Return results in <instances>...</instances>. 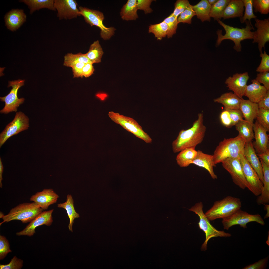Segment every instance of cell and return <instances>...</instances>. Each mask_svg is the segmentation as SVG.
Wrapping results in <instances>:
<instances>
[{
  "instance_id": "816d5d0a",
  "label": "cell",
  "mask_w": 269,
  "mask_h": 269,
  "mask_svg": "<svg viewBox=\"0 0 269 269\" xmlns=\"http://www.w3.org/2000/svg\"><path fill=\"white\" fill-rule=\"evenodd\" d=\"M220 119L221 122L224 126L228 128L232 127L229 113L227 110L224 109L221 112L220 115Z\"/></svg>"
},
{
  "instance_id": "f35d334b",
  "label": "cell",
  "mask_w": 269,
  "mask_h": 269,
  "mask_svg": "<svg viewBox=\"0 0 269 269\" xmlns=\"http://www.w3.org/2000/svg\"><path fill=\"white\" fill-rule=\"evenodd\" d=\"M163 21L168 26L167 37L168 38H171L176 33L178 24L177 17L174 16L172 13Z\"/></svg>"
},
{
  "instance_id": "f5cc1de1",
  "label": "cell",
  "mask_w": 269,
  "mask_h": 269,
  "mask_svg": "<svg viewBox=\"0 0 269 269\" xmlns=\"http://www.w3.org/2000/svg\"><path fill=\"white\" fill-rule=\"evenodd\" d=\"M85 64L83 62H79L72 67L74 78L83 77L82 70Z\"/></svg>"
},
{
  "instance_id": "6f0895ef",
  "label": "cell",
  "mask_w": 269,
  "mask_h": 269,
  "mask_svg": "<svg viewBox=\"0 0 269 269\" xmlns=\"http://www.w3.org/2000/svg\"><path fill=\"white\" fill-rule=\"evenodd\" d=\"M3 171V166L1 158L0 157V187L2 188V181L3 180L2 174Z\"/></svg>"
},
{
  "instance_id": "6da1fadb",
  "label": "cell",
  "mask_w": 269,
  "mask_h": 269,
  "mask_svg": "<svg viewBox=\"0 0 269 269\" xmlns=\"http://www.w3.org/2000/svg\"><path fill=\"white\" fill-rule=\"evenodd\" d=\"M203 117L202 113H199L197 119L190 128L180 131L176 138L172 143L174 153L179 152L186 148H195L202 142L206 130L203 123Z\"/></svg>"
},
{
  "instance_id": "f1b7e54d",
  "label": "cell",
  "mask_w": 269,
  "mask_h": 269,
  "mask_svg": "<svg viewBox=\"0 0 269 269\" xmlns=\"http://www.w3.org/2000/svg\"><path fill=\"white\" fill-rule=\"evenodd\" d=\"M53 0H22L19 1L27 5L30 9V13L31 14L37 10L44 8L55 11Z\"/></svg>"
},
{
  "instance_id": "1f68e13d",
  "label": "cell",
  "mask_w": 269,
  "mask_h": 269,
  "mask_svg": "<svg viewBox=\"0 0 269 269\" xmlns=\"http://www.w3.org/2000/svg\"><path fill=\"white\" fill-rule=\"evenodd\" d=\"M211 7L207 0H202L197 4L192 5L197 18L202 22L210 21V13Z\"/></svg>"
},
{
  "instance_id": "2e32d148",
  "label": "cell",
  "mask_w": 269,
  "mask_h": 269,
  "mask_svg": "<svg viewBox=\"0 0 269 269\" xmlns=\"http://www.w3.org/2000/svg\"><path fill=\"white\" fill-rule=\"evenodd\" d=\"M255 26L257 28L256 31H253V43H257L260 53L262 52L263 48L265 49L266 43L269 41V18L261 20L255 19Z\"/></svg>"
},
{
  "instance_id": "4316f807",
  "label": "cell",
  "mask_w": 269,
  "mask_h": 269,
  "mask_svg": "<svg viewBox=\"0 0 269 269\" xmlns=\"http://www.w3.org/2000/svg\"><path fill=\"white\" fill-rule=\"evenodd\" d=\"M242 99L234 93L230 92L222 94L220 97L214 99V101L222 105L224 109H240Z\"/></svg>"
},
{
  "instance_id": "9c48e42d",
  "label": "cell",
  "mask_w": 269,
  "mask_h": 269,
  "mask_svg": "<svg viewBox=\"0 0 269 269\" xmlns=\"http://www.w3.org/2000/svg\"><path fill=\"white\" fill-rule=\"evenodd\" d=\"M253 222H256L262 225L265 224L263 219L259 214H251L240 209L229 216L222 219V223L224 229L228 230L235 225H239L244 228H246L247 224Z\"/></svg>"
},
{
  "instance_id": "5b68a950",
  "label": "cell",
  "mask_w": 269,
  "mask_h": 269,
  "mask_svg": "<svg viewBox=\"0 0 269 269\" xmlns=\"http://www.w3.org/2000/svg\"><path fill=\"white\" fill-rule=\"evenodd\" d=\"M43 210L34 202L20 204L12 208L6 215L0 212V218L3 220L0 226L4 222L14 220H20L23 223L30 222Z\"/></svg>"
},
{
  "instance_id": "4fadbf2b",
  "label": "cell",
  "mask_w": 269,
  "mask_h": 269,
  "mask_svg": "<svg viewBox=\"0 0 269 269\" xmlns=\"http://www.w3.org/2000/svg\"><path fill=\"white\" fill-rule=\"evenodd\" d=\"M240 158L243 174L248 184L247 188L255 196H258L261 193L263 184L244 154L240 155Z\"/></svg>"
},
{
  "instance_id": "836d02e7",
  "label": "cell",
  "mask_w": 269,
  "mask_h": 269,
  "mask_svg": "<svg viewBox=\"0 0 269 269\" xmlns=\"http://www.w3.org/2000/svg\"><path fill=\"white\" fill-rule=\"evenodd\" d=\"M103 53L99 41L97 40L90 45L88 51L85 54L90 62L93 64L101 62Z\"/></svg>"
},
{
  "instance_id": "94428289",
  "label": "cell",
  "mask_w": 269,
  "mask_h": 269,
  "mask_svg": "<svg viewBox=\"0 0 269 269\" xmlns=\"http://www.w3.org/2000/svg\"><path fill=\"white\" fill-rule=\"evenodd\" d=\"M268 238H267V240L266 241V244L269 246V233L268 234Z\"/></svg>"
},
{
  "instance_id": "ba28073f",
  "label": "cell",
  "mask_w": 269,
  "mask_h": 269,
  "mask_svg": "<svg viewBox=\"0 0 269 269\" xmlns=\"http://www.w3.org/2000/svg\"><path fill=\"white\" fill-rule=\"evenodd\" d=\"M108 115L112 121L120 125L137 137L147 143H152V140L151 137L135 120L113 111L109 112Z\"/></svg>"
},
{
  "instance_id": "9f6ffc18",
  "label": "cell",
  "mask_w": 269,
  "mask_h": 269,
  "mask_svg": "<svg viewBox=\"0 0 269 269\" xmlns=\"http://www.w3.org/2000/svg\"><path fill=\"white\" fill-rule=\"evenodd\" d=\"M257 154L259 158L261 159L266 164L269 166V148L261 153Z\"/></svg>"
},
{
  "instance_id": "7c38bea8",
  "label": "cell",
  "mask_w": 269,
  "mask_h": 269,
  "mask_svg": "<svg viewBox=\"0 0 269 269\" xmlns=\"http://www.w3.org/2000/svg\"><path fill=\"white\" fill-rule=\"evenodd\" d=\"M221 163L223 168L230 175L235 185L243 190L248 188V184L243 174L240 157L228 158Z\"/></svg>"
},
{
  "instance_id": "277c9868",
  "label": "cell",
  "mask_w": 269,
  "mask_h": 269,
  "mask_svg": "<svg viewBox=\"0 0 269 269\" xmlns=\"http://www.w3.org/2000/svg\"><path fill=\"white\" fill-rule=\"evenodd\" d=\"M241 206L240 199L228 196L222 200L215 201L205 214L209 221L218 219H223L241 209Z\"/></svg>"
},
{
  "instance_id": "681fc988",
  "label": "cell",
  "mask_w": 269,
  "mask_h": 269,
  "mask_svg": "<svg viewBox=\"0 0 269 269\" xmlns=\"http://www.w3.org/2000/svg\"><path fill=\"white\" fill-rule=\"evenodd\" d=\"M269 256L259 260L254 263L245 266L243 269H263L266 267Z\"/></svg>"
},
{
  "instance_id": "7dc6e473",
  "label": "cell",
  "mask_w": 269,
  "mask_h": 269,
  "mask_svg": "<svg viewBox=\"0 0 269 269\" xmlns=\"http://www.w3.org/2000/svg\"><path fill=\"white\" fill-rule=\"evenodd\" d=\"M153 0H137V10H143L145 14L150 13L153 11L150 7V5Z\"/></svg>"
},
{
  "instance_id": "ac0fdd59",
  "label": "cell",
  "mask_w": 269,
  "mask_h": 269,
  "mask_svg": "<svg viewBox=\"0 0 269 269\" xmlns=\"http://www.w3.org/2000/svg\"><path fill=\"white\" fill-rule=\"evenodd\" d=\"M254 138L252 142L257 154L261 153L269 148V137L266 130L259 124L256 120L253 124Z\"/></svg>"
},
{
  "instance_id": "d6a6232c",
  "label": "cell",
  "mask_w": 269,
  "mask_h": 269,
  "mask_svg": "<svg viewBox=\"0 0 269 269\" xmlns=\"http://www.w3.org/2000/svg\"><path fill=\"white\" fill-rule=\"evenodd\" d=\"M253 124L244 119L235 125L236 129L239 132L238 134L245 140L246 142L252 141L254 138Z\"/></svg>"
},
{
  "instance_id": "8fae6325",
  "label": "cell",
  "mask_w": 269,
  "mask_h": 269,
  "mask_svg": "<svg viewBox=\"0 0 269 269\" xmlns=\"http://www.w3.org/2000/svg\"><path fill=\"white\" fill-rule=\"evenodd\" d=\"M24 80L20 79L9 81L8 87H12V88L6 96L0 97L1 101L5 102L4 107L0 111L1 113L7 114L12 112H16L20 105L24 102L25 99L23 98H18L17 94L19 89L24 85Z\"/></svg>"
},
{
  "instance_id": "60d3db41",
  "label": "cell",
  "mask_w": 269,
  "mask_h": 269,
  "mask_svg": "<svg viewBox=\"0 0 269 269\" xmlns=\"http://www.w3.org/2000/svg\"><path fill=\"white\" fill-rule=\"evenodd\" d=\"M254 11L262 14H267L269 12V0H252Z\"/></svg>"
},
{
  "instance_id": "4dcf8cb0",
  "label": "cell",
  "mask_w": 269,
  "mask_h": 269,
  "mask_svg": "<svg viewBox=\"0 0 269 269\" xmlns=\"http://www.w3.org/2000/svg\"><path fill=\"white\" fill-rule=\"evenodd\" d=\"M57 206L59 208H63L66 211L69 220L68 226L69 229L72 232L74 220L75 218H79L80 216L75 210L74 205V201L71 195L68 194L66 201L64 203L58 204Z\"/></svg>"
},
{
  "instance_id": "680465c9",
  "label": "cell",
  "mask_w": 269,
  "mask_h": 269,
  "mask_svg": "<svg viewBox=\"0 0 269 269\" xmlns=\"http://www.w3.org/2000/svg\"><path fill=\"white\" fill-rule=\"evenodd\" d=\"M264 206V209L266 211V213L264 217V218L266 219L269 217V204H265L263 205Z\"/></svg>"
},
{
  "instance_id": "d6986e66",
  "label": "cell",
  "mask_w": 269,
  "mask_h": 269,
  "mask_svg": "<svg viewBox=\"0 0 269 269\" xmlns=\"http://www.w3.org/2000/svg\"><path fill=\"white\" fill-rule=\"evenodd\" d=\"M58 197V195L52 189H44L32 195L30 200L45 210L47 209L50 205L55 203Z\"/></svg>"
},
{
  "instance_id": "f546056e",
  "label": "cell",
  "mask_w": 269,
  "mask_h": 269,
  "mask_svg": "<svg viewBox=\"0 0 269 269\" xmlns=\"http://www.w3.org/2000/svg\"><path fill=\"white\" fill-rule=\"evenodd\" d=\"M195 148H186L180 152L176 159L177 164L180 167H186L192 164L193 161L197 154V151Z\"/></svg>"
},
{
  "instance_id": "8992f818",
  "label": "cell",
  "mask_w": 269,
  "mask_h": 269,
  "mask_svg": "<svg viewBox=\"0 0 269 269\" xmlns=\"http://www.w3.org/2000/svg\"><path fill=\"white\" fill-rule=\"evenodd\" d=\"M203 205L202 202L197 203L189 210L194 212L199 218L198 224L200 228L205 233V239L202 245L201 250L205 251L207 249V245L209 240L214 237H227L231 236V234L223 231H219L215 228L210 223L203 210Z\"/></svg>"
},
{
  "instance_id": "ee69618b",
  "label": "cell",
  "mask_w": 269,
  "mask_h": 269,
  "mask_svg": "<svg viewBox=\"0 0 269 269\" xmlns=\"http://www.w3.org/2000/svg\"><path fill=\"white\" fill-rule=\"evenodd\" d=\"M12 251L10 248L9 242L4 236L0 235V260L4 259L8 253Z\"/></svg>"
},
{
  "instance_id": "74e56055",
  "label": "cell",
  "mask_w": 269,
  "mask_h": 269,
  "mask_svg": "<svg viewBox=\"0 0 269 269\" xmlns=\"http://www.w3.org/2000/svg\"><path fill=\"white\" fill-rule=\"evenodd\" d=\"M243 2L245 11L243 16L240 18V21L241 23H245L247 20H248L251 23V20L252 18L255 19L257 16H255L253 12L252 5V0H241Z\"/></svg>"
},
{
  "instance_id": "e575fe53",
  "label": "cell",
  "mask_w": 269,
  "mask_h": 269,
  "mask_svg": "<svg viewBox=\"0 0 269 269\" xmlns=\"http://www.w3.org/2000/svg\"><path fill=\"white\" fill-rule=\"evenodd\" d=\"M64 58L63 65L67 67H71L73 65L79 62H82L85 64L91 62L85 54L81 52L75 54L72 53H68L65 55Z\"/></svg>"
},
{
  "instance_id": "bcb514c9",
  "label": "cell",
  "mask_w": 269,
  "mask_h": 269,
  "mask_svg": "<svg viewBox=\"0 0 269 269\" xmlns=\"http://www.w3.org/2000/svg\"><path fill=\"white\" fill-rule=\"evenodd\" d=\"M23 261L14 256L10 262L6 265H0V269H20L23 266Z\"/></svg>"
},
{
  "instance_id": "484cf974",
  "label": "cell",
  "mask_w": 269,
  "mask_h": 269,
  "mask_svg": "<svg viewBox=\"0 0 269 269\" xmlns=\"http://www.w3.org/2000/svg\"><path fill=\"white\" fill-rule=\"evenodd\" d=\"M259 109L257 103L253 102L248 99H241L240 109L245 120L253 124L254 120L256 118Z\"/></svg>"
},
{
  "instance_id": "9a60e30c",
  "label": "cell",
  "mask_w": 269,
  "mask_h": 269,
  "mask_svg": "<svg viewBox=\"0 0 269 269\" xmlns=\"http://www.w3.org/2000/svg\"><path fill=\"white\" fill-rule=\"evenodd\" d=\"M249 78L247 72L237 73L232 76L228 77L226 79L225 83L229 90L232 91L234 94L242 99L244 96Z\"/></svg>"
},
{
  "instance_id": "44dd1931",
  "label": "cell",
  "mask_w": 269,
  "mask_h": 269,
  "mask_svg": "<svg viewBox=\"0 0 269 269\" xmlns=\"http://www.w3.org/2000/svg\"><path fill=\"white\" fill-rule=\"evenodd\" d=\"M244 155L263 183V178L262 165L253 147L252 141L246 142L244 148Z\"/></svg>"
},
{
  "instance_id": "11a10c76",
  "label": "cell",
  "mask_w": 269,
  "mask_h": 269,
  "mask_svg": "<svg viewBox=\"0 0 269 269\" xmlns=\"http://www.w3.org/2000/svg\"><path fill=\"white\" fill-rule=\"evenodd\" d=\"M93 64L91 62L85 63L82 70L83 76L87 78L92 74L94 71Z\"/></svg>"
},
{
  "instance_id": "7bdbcfd3",
  "label": "cell",
  "mask_w": 269,
  "mask_h": 269,
  "mask_svg": "<svg viewBox=\"0 0 269 269\" xmlns=\"http://www.w3.org/2000/svg\"><path fill=\"white\" fill-rule=\"evenodd\" d=\"M261 58V62L256 71L259 72H263L269 71V56L264 51L263 53H260Z\"/></svg>"
},
{
  "instance_id": "603a6c76",
  "label": "cell",
  "mask_w": 269,
  "mask_h": 269,
  "mask_svg": "<svg viewBox=\"0 0 269 269\" xmlns=\"http://www.w3.org/2000/svg\"><path fill=\"white\" fill-rule=\"evenodd\" d=\"M252 83L247 86L244 96L251 101L258 103L267 93V90L255 79L251 80Z\"/></svg>"
},
{
  "instance_id": "7402d4cb",
  "label": "cell",
  "mask_w": 269,
  "mask_h": 269,
  "mask_svg": "<svg viewBox=\"0 0 269 269\" xmlns=\"http://www.w3.org/2000/svg\"><path fill=\"white\" fill-rule=\"evenodd\" d=\"M192 164L206 170L213 179L217 178L215 174L213 167L216 166L213 160V155L205 154L200 150L197 151L196 155L194 159Z\"/></svg>"
},
{
  "instance_id": "f6af8a7d",
  "label": "cell",
  "mask_w": 269,
  "mask_h": 269,
  "mask_svg": "<svg viewBox=\"0 0 269 269\" xmlns=\"http://www.w3.org/2000/svg\"><path fill=\"white\" fill-rule=\"evenodd\" d=\"M190 5L188 0H178L174 4L175 7L173 15L177 17Z\"/></svg>"
},
{
  "instance_id": "b9f144b4",
  "label": "cell",
  "mask_w": 269,
  "mask_h": 269,
  "mask_svg": "<svg viewBox=\"0 0 269 269\" xmlns=\"http://www.w3.org/2000/svg\"><path fill=\"white\" fill-rule=\"evenodd\" d=\"M195 15V12L192 8V5L190 4L178 17V23L182 22L190 24L192 18Z\"/></svg>"
},
{
  "instance_id": "ab89813d",
  "label": "cell",
  "mask_w": 269,
  "mask_h": 269,
  "mask_svg": "<svg viewBox=\"0 0 269 269\" xmlns=\"http://www.w3.org/2000/svg\"><path fill=\"white\" fill-rule=\"evenodd\" d=\"M256 121L267 131H269V110L259 108Z\"/></svg>"
},
{
  "instance_id": "52a82bcc",
  "label": "cell",
  "mask_w": 269,
  "mask_h": 269,
  "mask_svg": "<svg viewBox=\"0 0 269 269\" xmlns=\"http://www.w3.org/2000/svg\"><path fill=\"white\" fill-rule=\"evenodd\" d=\"M78 8L81 15L83 17L87 23L91 26H95L100 29V35L103 39H109L114 35L116 29L112 27H107L103 24L104 16L102 12L82 6Z\"/></svg>"
},
{
  "instance_id": "91938a15",
  "label": "cell",
  "mask_w": 269,
  "mask_h": 269,
  "mask_svg": "<svg viewBox=\"0 0 269 269\" xmlns=\"http://www.w3.org/2000/svg\"><path fill=\"white\" fill-rule=\"evenodd\" d=\"M218 0H208L209 4L211 6L214 5L218 1Z\"/></svg>"
},
{
  "instance_id": "d590c367",
  "label": "cell",
  "mask_w": 269,
  "mask_h": 269,
  "mask_svg": "<svg viewBox=\"0 0 269 269\" xmlns=\"http://www.w3.org/2000/svg\"><path fill=\"white\" fill-rule=\"evenodd\" d=\"M230 0H218L214 5L211 6L210 13V17L215 20H220L222 18L224 11Z\"/></svg>"
},
{
  "instance_id": "5bb4252c",
  "label": "cell",
  "mask_w": 269,
  "mask_h": 269,
  "mask_svg": "<svg viewBox=\"0 0 269 269\" xmlns=\"http://www.w3.org/2000/svg\"><path fill=\"white\" fill-rule=\"evenodd\" d=\"M78 5L74 0H55L54 6L57 11V16L59 19H70L81 15L77 7Z\"/></svg>"
},
{
  "instance_id": "83f0119b",
  "label": "cell",
  "mask_w": 269,
  "mask_h": 269,
  "mask_svg": "<svg viewBox=\"0 0 269 269\" xmlns=\"http://www.w3.org/2000/svg\"><path fill=\"white\" fill-rule=\"evenodd\" d=\"M137 0H128L121 9L122 19L127 21L135 20L138 18L137 13Z\"/></svg>"
},
{
  "instance_id": "cb8c5ba5",
  "label": "cell",
  "mask_w": 269,
  "mask_h": 269,
  "mask_svg": "<svg viewBox=\"0 0 269 269\" xmlns=\"http://www.w3.org/2000/svg\"><path fill=\"white\" fill-rule=\"evenodd\" d=\"M260 161L263 168V181L261 193L256 199V202L259 205L269 203V166L262 160Z\"/></svg>"
},
{
  "instance_id": "ffe728a7",
  "label": "cell",
  "mask_w": 269,
  "mask_h": 269,
  "mask_svg": "<svg viewBox=\"0 0 269 269\" xmlns=\"http://www.w3.org/2000/svg\"><path fill=\"white\" fill-rule=\"evenodd\" d=\"M4 19L7 29L14 32L25 22L26 16L23 9H12L5 15Z\"/></svg>"
},
{
  "instance_id": "e0dca14e",
  "label": "cell",
  "mask_w": 269,
  "mask_h": 269,
  "mask_svg": "<svg viewBox=\"0 0 269 269\" xmlns=\"http://www.w3.org/2000/svg\"><path fill=\"white\" fill-rule=\"evenodd\" d=\"M54 210L42 211L32 220L22 231L16 233L18 236L26 235L31 236L35 233V230L37 227L44 225H51L53 221L52 214Z\"/></svg>"
},
{
  "instance_id": "d4e9b609",
  "label": "cell",
  "mask_w": 269,
  "mask_h": 269,
  "mask_svg": "<svg viewBox=\"0 0 269 269\" xmlns=\"http://www.w3.org/2000/svg\"><path fill=\"white\" fill-rule=\"evenodd\" d=\"M244 8L241 0H230L224 11L222 18L225 20L241 17L243 15Z\"/></svg>"
},
{
  "instance_id": "3957f363",
  "label": "cell",
  "mask_w": 269,
  "mask_h": 269,
  "mask_svg": "<svg viewBox=\"0 0 269 269\" xmlns=\"http://www.w3.org/2000/svg\"><path fill=\"white\" fill-rule=\"evenodd\" d=\"M245 140L238 135L233 138H224L215 149L213 155L215 165L228 158H237L244 154Z\"/></svg>"
},
{
  "instance_id": "8d00e7d4",
  "label": "cell",
  "mask_w": 269,
  "mask_h": 269,
  "mask_svg": "<svg viewBox=\"0 0 269 269\" xmlns=\"http://www.w3.org/2000/svg\"><path fill=\"white\" fill-rule=\"evenodd\" d=\"M168 26L163 21L159 23L151 25L149 26L148 32L153 33L157 40H161L167 36Z\"/></svg>"
},
{
  "instance_id": "30bf717a",
  "label": "cell",
  "mask_w": 269,
  "mask_h": 269,
  "mask_svg": "<svg viewBox=\"0 0 269 269\" xmlns=\"http://www.w3.org/2000/svg\"><path fill=\"white\" fill-rule=\"evenodd\" d=\"M29 119L21 111L16 113L13 120L7 125L0 134V148L9 138L29 127Z\"/></svg>"
},
{
  "instance_id": "f907efd6",
  "label": "cell",
  "mask_w": 269,
  "mask_h": 269,
  "mask_svg": "<svg viewBox=\"0 0 269 269\" xmlns=\"http://www.w3.org/2000/svg\"><path fill=\"white\" fill-rule=\"evenodd\" d=\"M260 83L262 84L267 90H269V72H259L255 79Z\"/></svg>"
},
{
  "instance_id": "7a4b0ae2",
  "label": "cell",
  "mask_w": 269,
  "mask_h": 269,
  "mask_svg": "<svg viewBox=\"0 0 269 269\" xmlns=\"http://www.w3.org/2000/svg\"><path fill=\"white\" fill-rule=\"evenodd\" d=\"M217 21L225 31V34L224 35L222 34L221 30L218 29L217 31L218 37L216 45L217 46L219 45L223 40H230L234 43V49L237 52H240L241 51V42L242 41L246 39H253V31L251 30H254V28L248 20H247L245 22L246 24L245 27L241 28L234 27L226 24L220 20Z\"/></svg>"
},
{
  "instance_id": "db71d44e",
  "label": "cell",
  "mask_w": 269,
  "mask_h": 269,
  "mask_svg": "<svg viewBox=\"0 0 269 269\" xmlns=\"http://www.w3.org/2000/svg\"><path fill=\"white\" fill-rule=\"evenodd\" d=\"M257 104L259 108L269 110V90Z\"/></svg>"
},
{
  "instance_id": "c3c4849f",
  "label": "cell",
  "mask_w": 269,
  "mask_h": 269,
  "mask_svg": "<svg viewBox=\"0 0 269 269\" xmlns=\"http://www.w3.org/2000/svg\"><path fill=\"white\" fill-rule=\"evenodd\" d=\"M227 110L229 113L232 126H235L239 122L244 120L242 114L240 109Z\"/></svg>"
}]
</instances>
